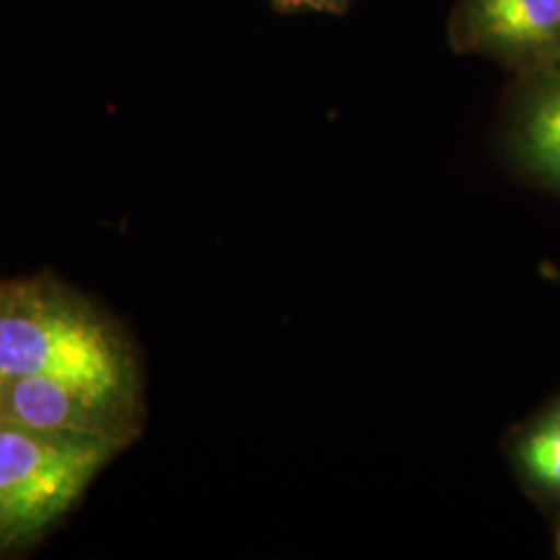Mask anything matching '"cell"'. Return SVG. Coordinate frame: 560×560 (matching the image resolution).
Returning <instances> with one entry per match:
<instances>
[{"label": "cell", "instance_id": "cell-1", "mask_svg": "<svg viewBox=\"0 0 560 560\" xmlns=\"http://www.w3.org/2000/svg\"><path fill=\"white\" fill-rule=\"evenodd\" d=\"M0 374L52 378L143 399L133 340L101 305L52 275L0 280Z\"/></svg>", "mask_w": 560, "mask_h": 560}, {"label": "cell", "instance_id": "cell-2", "mask_svg": "<svg viewBox=\"0 0 560 560\" xmlns=\"http://www.w3.org/2000/svg\"><path fill=\"white\" fill-rule=\"evenodd\" d=\"M129 446L0 421V559L44 540Z\"/></svg>", "mask_w": 560, "mask_h": 560}, {"label": "cell", "instance_id": "cell-3", "mask_svg": "<svg viewBox=\"0 0 560 560\" xmlns=\"http://www.w3.org/2000/svg\"><path fill=\"white\" fill-rule=\"evenodd\" d=\"M455 55L511 73L560 60V0H457L446 25Z\"/></svg>", "mask_w": 560, "mask_h": 560}, {"label": "cell", "instance_id": "cell-4", "mask_svg": "<svg viewBox=\"0 0 560 560\" xmlns=\"http://www.w3.org/2000/svg\"><path fill=\"white\" fill-rule=\"evenodd\" d=\"M2 421L133 444L141 432L143 399L52 378H15L7 381Z\"/></svg>", "mask_w": 560, "mask_h": 560}, {"label": "cell", "instance_id": "cell-5", "mask_svg": "<svg viewBox=\"0 0 560 560\" xmlns=\"http://www.w3.org/2000/svg\"><path fill=\"white\" fill-rule=\"evenodd\" d=\"M502 148L521 175L560 194V60L513 73Z\"/></svg>", "mask_w": 560, "mask_h": 560}, {"label": "cell", "instance_id": "cell-6", "mask_svg": "<svg viewBox=\"0 0 560 560\" xmlns=\"http://www.w3.org/2000/svg\"><path fill=\"white\" fill-rule=\"evenodd\" d=\"M520 457L532 480L560 492V413L523 441Z\"/></svg>", "mask_w": 560, "mask_h": 560}, {"label": "cell", "instance_id": "cell-7", "mask_svg": "<svg viewBox=\"0 0 560 560\" xmlns=\"http://www.w3.org/2000/svg\"><path fill=\"white\" fill-rule=\"evenodd\" d=\"M280 13H326L342 15L349 11L353 0H270Z\"/></svg>", "mask_w": 560, "mask_h": 560}, {"label": "cell", "instance_id": "cell-8", "mask_svg": "<svg viewBox=\"0 0 560 560\" xmlns=\"http://www.w3.org/2000/svg\"><path fill=\"white\" fill-rule=\"evenodd\" d=\"M4 395H7V378L0 374V421H2V409H4Z\"/></svg>", "mask_w": 560, "mask_h": 560}]
</instances>
